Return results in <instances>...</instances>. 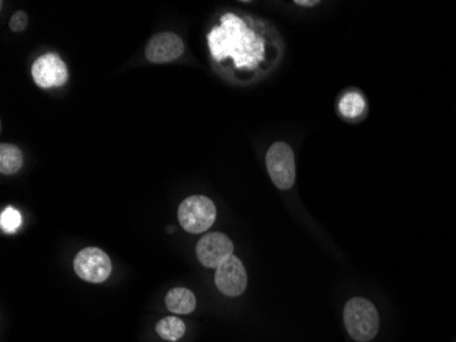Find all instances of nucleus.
I'll list each match as a JSON object with an SVG mask.
<instances>
[{
  "label": "nucleus",
  "mask_w": 456,
  "mask_h": 342,
  "mask_svg": "<svg viewBox=\"0 0 456 342\" xmlns=\"http://www.w3.org/2000/svg\"><path fill=\"white\" fill-rule=\"evenodd\" d=\"M347 333L358 342H369L379 333L380 319L376 307L364 298H354L344 307Z\"/></svg>",
  "instance_id": "obj_2"
},
{
  "label": "nucleus",
  "mask_w": 456,
  "mask_h": 342,
  "mask_svg": "<svg viewBox=\"0 0 456 342\" xmlns=\"http://www.w3.org/2000/svg\"><path fill=\"white\" fill-rule=\"evenodd\" d=\"M208 43L216 60L233 58L236 67L253 69L264 58V40L234 14L221 17L220 27L211 30Z\"/></svg>",
  "instance_id": "obj_1"
},
{
  "label": "nucleus",
  "mask_w": 456,
  "mask_h": 342,
  "mask_svg": "<svg viewBox=\"0 0 456 342\" xmlns=\"http://www.w3.org/2000/svg\"><path fill=\"white\" fill-rule=\"evenodd\" d=\"M186 326L182 321L175 316H168V318L161 319L156 324V333L160 338L166 341L175 342L185 336Z\"/></svg>",
  "instance_id": "obj_12"
},
{
  "label": "nucleus",
  "mask_w": 456,
  "mask_h": 342,
  "mask_svg": "<svg viewBox=\"0 0 456 342\" xmlns=\"http://www.w3.org/2000/svg\"><path fill=\"white\" fill-rule=\"evenodd\" d=\"M339 110L344 117L355 118L365 110V99L358 92L346 93L339 103Z\"/></svg>",
  "instance_id": "obj_13"
},
{
  "label": "nucleus",
  "mask_w": 456,
  "mask_h": 342,
  "mask_svg": "<svg viewBox=\"0 0 456 342\" xmlns=\"http://www.w3.org/2000/svg\"><path fill=\"white\" fill-rule=\"evenodd\" d=\"M166 306L171 313L186 315L193 313L197 306L193 291L186 288H174L166 296Z\"/></svg>",
  "instance_id": "obj_10"
},
{
  "label": "nucleus",
  "mask_w": 456,
  "mask_h": 342,
  "mask_svg": "<svg viewBox=\"0 0 456 342\" xmlns=\"http://www.w3.org/2000/svg\"><path fill=\"white\" fill-rule=\"evenodd\" d=\"M233 241L223 233L204 236L196 248L198 260L208 268H218L224 260L233 256Z\"/></svg>",
  "instance_id": "obj_7"
},
{
  "label": "nucleus",
  "mask_w": 456,
  "mask_h": 342,
  "mask_svg": "<svg viewBox=\"0 0 456 342\" xmlns=\"http://www.w3.org/2000/svg\"><path fill=\"white\" fill-rule=\"evenodd\" d=\"M296 4H299V6H316V4H319V2H309V0H306V2H304V0H296Z\"/></svg>",
  "instance_id": "obj_16"
},
{
  "label": "nucleus",
  "mask_w": 456,
  "mask_h": 342,
  "mask_svg": "<svg viewBox=\"0 0 456 342\" xmlns=\"http://www.w3.org/2000/svg\"><path fill=\"white\" fill-rule=\"evenodd\" d=\"M185 51L181 37L171 32H163L156 35L146 45V59L152 64H167L171 60L178 59Z\"/></svg>",
  "instance_id": "obj_9"
},
{
  "label": "nucleus",
  "mask_w": 456,
  "mask_h": 342,
  "mask_svg": "<svg viewBox=\"0 0 456 342\" xmlns=\"http://www.w3.org/2000/svg\"><path fill=\"white\" fill-rule=\"evenodd\" d=\"M74 271L87 283L102 284L111 276L112 264L104 251L88 246L75 256Z\"/></svg>",
  "instance_id": "obj_5"
},
{
  "label": "nucleus",
  "mask_w": 456,
  "mask_h": 342,
  "mask_svg": "<svg viewBox=\"0 0 456 342\" xmlns=\"http://www.w3.org/2000/svg\"><path fill=\"white\" fill-rule=\"evenodd\" d=\"M267 168L279 190L292 188L296 183V160L291 147L286 143H274L267 152Z\"/></svg>",
  "instance_id": "obj_4"
},
{
  "label": "nucleus",
  "mask_w": 456,
  "mask_h": 342,
  "mask_svg": "<svg viewBox=\"0 0 456 342\" xmlns=\"http://www.w3.org/2000/svg\"><path fill=\"white\" fill-rule=\"evenodd\" d=\"M22 167V152L12 144L0 145V173L15 175Z\"/></svg>",
  "instance_id": "obj_11"
},
{
  "label": "nucleus",
  "mask_w": 456,
  "mask_h": 342,
  "mask_svg": "<svg viewBox=\"0 0 456 342\" xmlns=\"http://www.w3.org/2000/svg\"><path fill=\"white\" fill-rule=\"evenodd\" d=\"M215 284L221 293L238 298L248 286L245 266L236 256H230L216 268Z\"/></svg>",
  "instance_id": "obj_6"
},
{
  "label": "nucleus",
  "mask_w": 456,
  "mask_h": 342,
  "mask_svg": "<svg viewBox=\"0 0 456 342\" xmlns=\"http://www.w3.org/2000/svg\"><path fill=\"white\" fill-rule=\"evenodd\" d=\"M21 222V214L12 207H7L2 214V218H0V226L7 233H14V231L19 230Z\"/></svg>",
  "instance_id": "obj_14"
},
{
  "label": "nucleus",
  "mask_w": 456,
  "mask_h": 342,
  "mask_svg": "<svg viewBox=\"0 0 456 342\" xmlns=\"http://www.w3.org/2000/svg\"><path fill=\"white\" fill-rule=\"evenodd\" d=\"M9 27H10V29L12 30V32H17V34H19V32H22V30H25V27H27V12H15V14L12 15V19H10Z\"/></svg>",
  "instance_id": "obj_15"
},
{
  "label": "nucleus",
  "mask_w": 456,
  "mask_h": 342,
  "mask_svg": "<svg viewBox=\"0 0 456 342\" xmlns=\"http://www.w3.org/2000/svg\"><path fill=\"white\" fill-rule=\"evenodd\" d=\"M216 215L218 213L213 201L205 196H191L179 206V223L193 235H200L208 230L215 222Z\"/></svg>",
  "instance_id": "obj_3"
},
{
  "label": "nucleus",
  "mask_w": 456,
  "mask_h": 342,
  "mask_svg": "<svg viewBox=\"0 0 456 342\" xmlns=\"http://www.w3.org/2000/svg\"><path fill=\"white\" fill-rule=\"evenodd\" d=\"M32 75L35 82L42 88L60 87L69 79L66 64L60 59L59 55H43L32 66Z\"/></svg>",
  "instance_id": "obj_8"
}]
</instances>
